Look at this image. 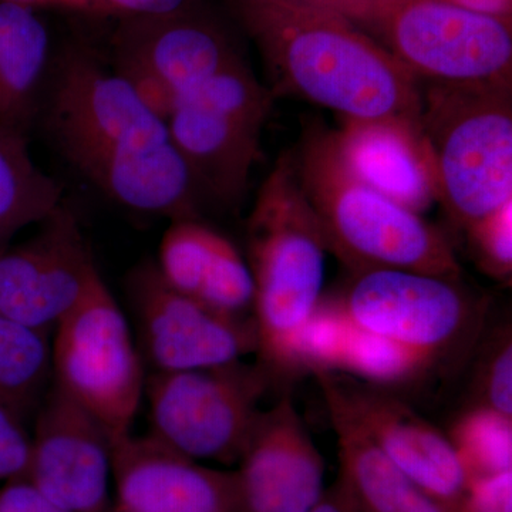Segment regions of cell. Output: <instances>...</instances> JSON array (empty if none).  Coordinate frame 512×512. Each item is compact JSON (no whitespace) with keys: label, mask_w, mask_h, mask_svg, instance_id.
Here are the masks:
<instances>
[{"label":"cell","mask_w":512,"mask_h":512,"mask_svg":"<svg viewBox=\"0 0 512 512\" xmlns=\"http://www.w3.org/2000/svg\"><path fill=\"white\" fill-rule=\"evenodd\" d=\"M40 116L62 156L111 201L197 220L202 195L167 123L90 50L62 57Z\"/></svg>","instance_id":"cell-1"},{"label":"cell","mask_w":512,"mask_h":512,"mask_svg":"<svg viewBox=\"0 0 512 512\" xmlns=\"http://www.w3.org/2000/svg\"><path fill=\"white\" fill-rule=\"evenodd\" d=\"M254 40L278 94H293L340 119L420 124L419 80L380 43L309 0H229Z\"/></svg>","instance_id":"cell-2"},{"label":"cell","mask_w":512,"mask_h":512,"mask_svg":"<svg viewBox=\"0 0 512 512\" xmlns=\"http://www.w3.org/2000/svg\"><path fill=\"white\" fill-rule=\"evenodd\" d=\"M293 154L326 249L353 275L404 269L461 281V266L446 235L419 212L360 181L340 158L332 130L313 123Z\"/></svg>","instance_id":"cell-3"},{"label":"cell","mask_w":512,"mask_h":512,"mask_svg":"<svg viewBox=\"0 0 512 512\" xmlns=\"http://www.w3.org/2000/svg\"><path fill=\"white\" fill-rule=\"evenodd\" d=\"M248 265L265 372H288L293 340L322 301L325 238L296 174L295 154L278 157L249 212Z\"/></svg>","instance_id":"cell-4"},{"label":"cell","mask_w":512,"mask_h":512,"mask_svg":"<svg viewBox=\"0 0 512 512\" xmlns=\"http://www.w3.org/2000/svg\"><path fill=\"white\" fill-rule=\"evenodd\" d=\"M420 133L454 227L466 231L512 201L511 84L430 83Z\"/></svg>","instance_id":"cell-5"},{"label":"cell","mask_w":512,"mask_h":512,"mask_svg":"<svg viewBox=\"0 0 512 512\" xmlns=\"http://www.w3.org/2000/svg\"><path fill=\"white\" fill-rule=\"evenodd\" d=\"M52 335V382L113 440L131 433L146 390V363L101 274Z\"/></svg>","instance_id":"cell-6"},{"label":"cell","mask_w":512,"mask_h":512,"mask_svg":"<svg viewBox=\"0 0 512 512\" xmlns=\"http://www.w3.org/2000/svg\"><path fill=\"white\" fill-rule=\"evenodd\" d=\"M383 47L417 80L512 84L511 22L447 0H375L355 6Z\"/></svg>","instance_id":"cell-7"},{"label":"cell","mask_w":512,"mask_h":512,"mask_svg":"<svg viewBox=\"0 0 512 512\" xmlns=\"http://www.w3.org/2000/svg\"><path fill=\"white\" fill-rule=\"evenodd\" d=\"M274 99L239 59L171 111L168 133L202 195L231 207L241 202Z\"/></svg>","instance_id":"cell-8"},{"label":"cell","mask_w":512,"mask_h":512,"mask_svg":"<svg viewBox=\"0 0 512 512\" xmlns=\"http://www.w3.org/2000/svg\"><path fill=\"white\" fill-rule=\"evenodd\" d=\"M268 380L264 367L242 362L151 372L144 390L150 433L194 460L234 466L261 413Z\"/></svg>","instance_id":"cell-9"},{"label":"cell","mask_w":512,"mask_h":512,"mask_svg":"<svg viewBox=\"0 0 512 512\" xmlns=\"http://www.w3.org/2000/svg\"><path fill=\"white\" fill-rule=\"evenodd\" d=\"M336 302L359 328L434 363L473 336L480 315L461 281L404 269L359 272Z\"/></svg>","instance_id":"cell-10"},{"label":"cell","mask_w":512,"mask_h":512,"mask_svg":"<svg viewBox=\"0 0 512 512\" xmlns=\"http://www.w3.org/2000/svg\"><path fill=\"white\" fill-rule=\"evenodd\" d=\"M227 37L188 6L123 18L113 37V67L161 119L192 90L238 60Z\"/></svg>","instance_id":"cell-11"},{"label":"cell","mask_w":512,"mask_h":512,"mask_svg":"<svg viewBox=\"0 0 512 512\" xmlns=\"http://www.w3.org/2000/svg\"><path fill=\"white\" fill-rule=\"evenodd\" d=\"M138 349L153 372L212 369L256 353L254 319L235 318L170 288L156 265L138 266L128 276Z\"/></svg>","instance_id":"cell-12"},{"label":"cell","mask_w":512,"mask_h":512,"mask_svg":"<svg viewBox=\"0 0 512 512\" xmlns=\"http://www.w3.org/2000/svg\"><path fill=\"white\" fill-rule=\"evenodd\" d=\"M42 225L0 249V315L52 335L100 271L72 211L60 205Z\"/></svg>","instance_id":"cell-13"},{"label":"cell","mask_w":512,"mask_h":512,"mask_svg":"<svg viewBox=\"0 0 512 512\" xmlns=\"http://www.w3.org/2000/svg\"><path fill=\"white\" fill-rule=\"evenodd\" d=\"M113 437L55 383L30 434L25 478L66 512H110Z\"/></svg>","instance_id":"cell-14"},{"label":"cell","mask_w":512,"mask_h":512,"mask_svg":"<svg viewBox=\"0 0 512 512\" xmlns=\"http://www.w3.org/2000/svg\"><path fill=\"white\" fill-rule=\"evenodd\" d=\"M316 370L394 466L441 503L460 510L468 480L447 434L386 387Z\"/></svg>","instance_id":"cell-15"},{"label":"cell","mask_w":512,"mask_h":512,"mask_svg":"<svg viewBox=\"0 0 512 512\" xmlns=\"http://www.w3.org/2000/svg\"><path fill=\"white\" fill-rule=\"evenodd\" d=\"M234 470L232 512H308L325 493V461L284 396L259 413Z\"/></svg>","instance_id":"cell-16"},{"label":"cell","mask_w":512,"mask_h":512,"mask_svg":"<svg viewBox=\"0 0 512 512\" xmlns=\"http://www.w3.org/2000/svg\"><path fill=\"white\" fill-rule=\"evenodd\" d=\"M116 512H232L234 470H218L185 456L153 434L113 440Z\"/></svg>","instance_id":"cell-17"},{"label":"cell","mask_w":512,"mask_h":512,"mask_svg":"<svg viewBox=\"0 0 512 512\" xmlns=\"http://www.w3.org/2000/svg\"><path fill=\"white\" fill-rule=\"evenodd\" d=\"M433 365L429 357L350 322L336 299L319 302L293 340L289 359V370L346 372L386 389L413 382Z\"/></svg>","instance_id":"cell-18"},{"label":"cell","mask_w":512,"mask_h":512,"mask_svg":"<svg viewBox=\"0 0 512 512\" xmlns=\"http://www.w3.org/2000/svg\"><path fill=\"white\" fill-rule=\"evenodd\" d=\"M336 150L360 181L414 212L436 202L433 171L420 124L404 119H342Z\"/></svg>","instance_id":"cell-19"},{"label":"cell","mask_w":512,"mask_h":512,"mask_svg":"<svg viewBox=\"0 0 512 512\" xmlns=\"http://www.w3.org/2000/svg\"><path fill=\"white\" fill-rule=\"evenodd\" d=\"M338 439V480L362 512H460L424 491L394 466L357 426L319 370H313Z\"/></svg>","instance_id":"cell-20"},{"label":"cell","mask_w":512,"mask_h":512,"mask_svg":"<svg viewBox=\"0 0 512 512\" xmlns=\"http://www.w3.org/2000/svg\"><path fill=\"white\" fill-rule=\"evenodd\" d=\"M50 36L36 10L0 0V128L28 137L42 110Z\"/></svg>","instance_id":"cell-21"},{"label":"cell","mask_w":512,"mask_h":512,"mask_svg":"<svg viewBox=\"0 0 512 512\" xmlns=\"http://www.w3.org/2000/svg\"><path fill=\"white\" fill-rule=\"evenodd\" d=\"M62 197V184L30 156L28 137L0 128V249L23 228L42 224Z\"/></svg>","instance_id":"cell-22"},{"label":"cell","mask_w":512,"mask_h":512,"mask_svg":"<svg viewBox=\"0 0 512 512\" xmlns=\"http://www.w3.org/2000/svg\"><path fill=\"white\" fill-rule=\"evenodd\" d=\"M52 380V335L0 315V403L28 421Z\"/></svg>","instance_id":"cell-23"},{"label":"cell","mask_w":512,"mask_h":512,"mask_svg":"<svg viewBox=\"0 0 512 512\" xmlns=\"http://www.w3.org/2000/svg\"><path fill=\"white\" fill-rule=\"evenodd\" d=\"M447 437L468 483L512 471V417L473 404L451 424Z\"/></svg>","instance_id":"cell-24"},{"label":"cell","mask_w":512,"mask_h":512,"mask_svg":"<svg viewBox=\"0 0 512 512\" xmlns=\"http://www.w3.org/2000/svg\"><path fill=\"white\" fill-rule=\"evenodd\" d=\"M222 237L198 220L173 221L158 249V275L174 291L195 298Z\"/></svg>","instance_id":"cell-25"},{"label":"cell","mask_w":512,"mask_h":512,"mask_svg":"<svg viewBox=\"0 0 512 512\" xmlns=\"http://www.w3.org/2000/svg\"><path fill=\"white\" fill-rule=\"evenodd\" d=\"M254 298L248 262L228 238L222 237L195 299L224 315L252 318L248 315L254 309Z\"/></svg>","instance_id":"cell-26"},{"label":"cell","mask_w":512,"mask_h":512,"mask_svg":"<svg viewBox=\"0 0 512 512\" xmlns=\"http://www.w3.org/2000/svg\"><path fill=\"white\" fill-rule=\"evenodd\" d=\"M468 247L484 274L504 284L512 278V201L466 229Z\"/></svg>","instance_id":"cell-27"},{"label":"cell","mask_w":512,"mask_h":512,"mask_svg":"<svg viewBox=\"0 0 512 512\" xmlns=\"http://www.w3.org/2000/svg\"><path fill=\"white\" fill-rule=\"evenodd\" d=\"M477 399L474 404L490 407L512 417V340L511 329L503 328L491 339L478 367Z\"/></svg>","instance_id":"cell-28"},{"label":"cell","mask_w":512,"mask_h":512,"mask_svg":"<svg viewBox=\"0 0 512 512\" xmlns=\"http://www.w3.org/2000/svg\"><path fill=\"white\" fill-rule=\"evenodd\" d=\"M26 421L0 403V481L25 477L30 453Z\"/></svg>","instance_id":"cell-29"},{"label":"cell","mask_w":512,"mask_h":512,"mask_svg":"<svg viewBox=\"0 0 512 512\" xmlns=\"http://www.w3.org/2000/svg\"><path fill=\"white\" fill-rule=\"evenodd\" d=\"M460 512H512V471L470 481Z\"/></svg>","instance_id":"cell-30"},{"label":"cell","mask_w":512,"mask_h":512,"mask_svg":"<svg viewBox=\"0 0 512 512\" xmlns=\"http://www.w3.org/2000/svg\"><path fill=\"white\" fill-rule=\"evenodd\" d=\"M0 512H66L53 504L46 495L20 477L5 481L0 488Z\"/></svg>","instance_id":"cell-31"},{"label":"cell","mask_w":512,"mask_h":512,"mask_svg":"<svg viewBox=\"0 0 512 512\" xmlns=\"http://www.w3.org/2000/svg\"><path fill=\"white\" fill-rule=\"evenodd\" d=\"M190 0H92V12L131 16L163 15L188 6Z\"/></svg>","instance_id":"cell-32"},{"label":"cell","mask_w":512,"mask_h":512,"mask_svg":"<svg viewBox=\"0 0 512 512\" xmlns=\"http://www.w3.org/2000/svg\"><path fill=\"white\" fill-rule=\"evenodd\" d=\"M308 512H362L340 481L326 488L315 507Z\"/></svg>","instance_id":"cell-33"},{"label":"cell","mask_w":512,"mask_h":512,"mask_svg":"<svg viewBox=\"0 0 512 512\" xmlns=\"http://www.w3.org/2000/svg\"><path fill=\"white\" fill-rule=\"evenodd\" d=\"M460 8L495 16V18H511L512 0H447Z\"/></svg>","instance_id":"cell-34"},{"label":"cell","mask_w":512,"mask_h":512,"mask_svg":"<svg viewBox=\"0 0 512 512\" xmlns=\"http://www.w3.org/2000/svg\"><path fill=\"white\" fill-rule=\"evenodd\" d=\"M8 2L19 3L33 9L40 6H60V8L74 10H92V0H8Z\"/></svg>","instance_id":"cell-35"},{"label":"cell","mask_w":512,"mask_h":512,"mask_svg":"<svg viewBox=\"0 0 512 512\" xmlns=\"http://www.w3.org/2000/svg\"><path fill=\"white\" fill-rule=\"evenodd\" d=\"M370 2H375V0H356L355 5H353V8H355V6L365 5V3Z\"/></svg>","instance_id":"cell-36"},{"label":"cell","mask_w":512,"mask_h":512,"mask_svg":"<svg viewBox=\"0 0 512 512\" xmlns=\"http://www.w3.org/2000/svg\"><path fill=\"white\" fill-rule=\"evenodd\" d=\"M110 512H116V511H114V510H113V508H111V511H110Z\"/></svg>","instance_id":"cell-37"}]
</instances>
